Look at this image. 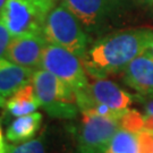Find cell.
<instances>
[{
  "label": "cell",
  "mask_w": 153,
  "mask_h": 153,
  "mask_svg": "<svg viewBox=\"0 0 153 153\" xmlns=\"http://www.w3.org/2000/svg\"><path fill=\"white\" fill-rule=\"evenodd\" d=\"M152 28H131L109 34L88 49L82 59L86 73L94 78L124 71L136 57L151 48Z\"/></svg>",
  "instance_id": "6da1fadb"
},
{
  "label": "cell",
  "mask_w": 153,
  "mask_h": 153,
  "mask_svg": "<svg viewBox=\"0 0 153 153\" xmlns=\"http://www.w3.org/2000/svg\"><path fill=\"white\" fill-rule=\"evenodd\" d=\"M31 83L41 107L48 115L59 119L76 117L79 110L76 102V92L68 84L43 68L34 71Z\"/></svg>",
  "instance_id": "7a4b0ae2"
},
{
  "label": "cell",
  "mask_w": 153,
  "mask_h": 153,
  "mask_svg": "<svg viewBox=\"0 0 153 153\" xmlns=\"http://www.w3.org/2000/svg\"><path fill=\"white\" fill-rule=\"evenodd\" d=\"M43 35L48 43L73 52L83 59L88 51V35L82 24L64 4L53 7L45 19Z\"/></svg>",
  "instance_id": "3957f363"
},
{
  "label": "cell",
  "mask_w": 153,
  "mask_h": 153,
  "mask_svg": "<svg viewBox=\"0 0 153 153\" xmlns=\"http://www.w3.org/2000/svg\"><path fill=\"white\" fill-rule=\"evenodd\" d=\"M53 8V0H7L0 19L11 36L43 34L45 19Z\"/></svg>",
  "instance_id": "277c9868"
},
{
  "label": "cell",
  "mask_w": 153,
  "mask_h": 153,
  "mask_svg": "<svg viewBox=\"0 0 153 153\" xmlns=\"http://www.w3.org/2000/svg\"><path fill=\"white\" fill-rule=\"evenodd\" d=\"M40 68L53 74L60 81L68 84L75 92L86 88L88 84L82 59L55 44L48 43L44 49Z\"/></svg>",
  "instance_id": "5b68a950"
},
{
  "label": "cell",
  "mask_w": 153,
  "mask_h": 153,
  "mask_svg": "<svg viewBox=\"0 0 153 153\" xmlns=\"http://www.w3.org/2000/svg\"><path fill=\"white\" fill-rule=\"evenodd\" d=\"M82 115L77 135V153H104L111 138L120 128V120Z\"/></svg>",
  "instance_id": "8992f818"
},
{
  "label": "cell",
  "mask_w": 153,
  "mask_h": 153,
  "mask_svg": "<svg viewBox=\"0 0 153 153\" xmlns=\"http://www.w3.org/2000/svg\"><path fill=\"white\" fill-rule=\"evenodd\" d=\"M47 45L48 41L42 33L13 36L6 50L5 58L14 64L35 71L41 67L42 56Z\"/></svg>",
  "instance_id": "52a82bcc"
},
{
  "label": "cell",
  "mask_w": 153,
  "mask_h": 153,
  "mask_svg": "<svg viewBox=\"0 0 153 153\" xmlns=\"http://www.w3.org/2000/svg\"><path fill=\"white\" fill-rule=\"evenodd\" d=\"M120 0H64V5L88 30L99 28L117 10Z\"/></svg>",
  "instance_id": "ba28073f"
},
{
  "label": "cell",
  "mask_w": 153,
  "mask_h": 153,
  "mask_svg": "<svg viewBox=\"0 0 153 153\" xmlns=\"http://www.w3.org/2000/svg\"><path fill=\"white\" fill-rule=\"evenodd\" d=\"M82 91L93 101L105 104L118 111L129 110L134 102V97L131 93L124 91L119 85L105 77L95 78L94 82L88 83V86L82 88Z\"/></svg>",
  "instance_id": "9c48e42d"
},
{
  "label": "cell",
  "mask_w": 153,
  "mask_h": 153,
  "mask_svg": "<svg viewBox=\"0 0 153 153\" xmlns=\"http://www.w3.org/2000/svg\"><path fill=\"white\" fill-rule=\"evenodd\" d=\"M124 82L137 93L153 95V52L149 49L124 69Z\"/></svg>",
  "instance_id": "30bf717a"
},
{
  "label": "cell",
  "mask_w": 153,
  "mask_h": 153,
  "mask_svg": "<svg viewBox=\"0 0 153 153\" xmlns=\"http://www.w3.org/2000/svg\"><path fill=\"white\" fill-rule=\"evenodd\" d=\"M34 71L0 58V94L9 98L17 90L31 82Z\"/></svg>",
  "instance_id": "8fae6325"
},
{
  "label": "cell",
  "mask_w": 153,
  "mask_h": 153,
  "mask_svg": "<svg viewBox=\"0 0 153 153\" xmlns=\"http://www.w3.org/2000/svg\"><path fill=\"white\" fill-rule=\"evenodd\" d=\"M41 107L34 86L31 82L17 90L6 102V109L14 117L30 115Z\"/></svg>",
  "instance_id": "7c38bea8"
},
{
  "label": "cell",
  "mask_w": 153,
  "mask_h": 153,
  "mask_svg": "<svg viewBox=\"0 0 153 153\" xmlns=\"http://www.w3.org/2000/svg\"><path fill=\"white\" fill-rule=\"evenodd\" d=\"M42 124V115L40 112H32L30 115L16 117L7 128L6 137L13 143L25 142L34 137Z\"/></svg>",
  "instance_id": "4fadbf2b"
},
{
  "label": "cell",
  "mask_w": 153,
  "mask_h": 153,
  "mask_svg": "<svg viewBox=\"0 0 153 153\" xmlns=\"http://www.w3.org/2000/svg\"><path fill=\"white\" fill-rule=\"evenodd\" d=\"M137 134L120 127L111 138L104 153H138Z\"/></svg>",
  "instance_id": "5bb4252c"
},
{
  "label": "cell",
  "mask_w": 153,
  "mask_h": 153,
  "mask_svg": "<svg viewBox=\"0 0 153 153\" xmlns=\"http://www.w3.org/2000/svg\"><path fill=\"white\" fill-rule=\"evenodd\" d=\"M6 153H45V143L43 136L31 138L19 145H10Z\"/></svg>",
  "instance_id": "9a60e30c"
},
{
  "label": "cell",
  "mask_w": 153,
  "mask_h": 153,
  "mask_svg": "<svg viewBox=\"0 0 153 153\" xmlns=\"http://www.w3.org/2000/svg\"><path fill=\"white\" fill-rule=\"evenodd\" d=\"M120 127L134 133H140L144 129V116L136 110L129 109L121 117Z\"/></svg>",
  "instance_id": "2e32d148"
},
{
  "label": "cell",
  "mask_w": 153,
  "mask_h": 153,
  "mask_svg": "<svg viewBox=\"0 0 153 153\" xmlns=\"http://www.w3.org/2000/svg\"><path fill=\"white\" fill-rule=\"evenodd\" d=\"M138 153H153V131L143 129L138 134Z\"/></svg>",
  "instance_id": "e0dca14e"
},
{
  "label": "cell",
  "mask_w": 153,
  "mask_h": 153,
  "mask_svg": "<svg viewBox=\"0 0 153 153\" xmlns=\"http://www.w3.org/2000/svg\"><path fill=\"white\" fill-rule=\"evenodd\" d=\"M11 34L9 33L8 28L6 27L4 22L0 19V58H4L6 50L8 48V44L11 40Z\"/></svg>",
  "instance_id": "ac0fdd59"
},
{
  "label": "cell",
  "mask_w": 153,
  "mask_h": 153,
  "mask_svg": "<svg viewBox=\"0 0 153 153\" xmlns=\"http://www.w3.org/2000/svg\"><path fill=\"white\" fill-rule=\"evenodd\" d=\"M144 110V129L153 131V101H150L145 104Z\"/></svg>",
  "instance_id": "d6986e66"
},
{
  "label": "cell",
  "mask_w": 153,
  "mask_h": 153,
  "mask_svg": "<svg viewBox=\"0 0 153 153\" xmlns=\"http://www.w3.org/2000/svg\"><path fill=\"white\" fill-rule=\"evenodd\" d=\"M7 149H8V146L5 143V140L2 136V131H1V127H0V153H6Z\"/></svg>",
  "instance_id": "ffe728a7"
},
{
  "label": "cell",
  "mask_w": 153,
  "mask_h": 153,
  "mask_svg": "<svg viewBox=\"0 0 153 153\" xmlns=\"http://www.w3.org/2000/svg\"><path fill=\"white\" fill-rule=\"evenodd\" d=\"M7 0H0V15H1V11L4 9V7H5V4Z\"/></svg>",
  "instance_id": "44dd1931"
},
{
  "label": "cell",
  "mask_w": 153,
  "mask_h": 153,
  "mask_svg": "<svg viewBox=\"0 0 153 153\" xmlns=\"http://www.w3.org/2000/svg\"><path fill=\"white\" fill-rule=\"evenodd\" d=\"M5 97H2L1 94H0V107H2L4 104H5Z\"/></svg>",
  "instance_id": "7402d4cb"
},
{
  "label": "cell",
  "mask_w": 153,
  "mask_h": 153,
  "mask_svg": "<svg viewBox=\"0 0 153 153\" xmlns=\"http://www.w3.org/2000/svg\"><path fill=\"white\" fill-rule=\"evenodd\" d=\"M146 5H149V6H151V7H153V0H143Z\"/></svg>",
  "instance_id": "603a6c76"
},
{
  "label": "cell",
  "mask_w": 153,
  "mask_h": 153,
  "mask_svg": "<svg viewBox=\"0 0 153 153\" xmlns=\"http://www.w3.org/2000/svg\"><path fill=\"white\" fill-rule=\"evenodd\" d=\"M150 50H151V51L153 52V43H152V45H151V48H150Z\"/></svg>",
  "instance_id": "cb8c5ba5"
}]
</instances>
